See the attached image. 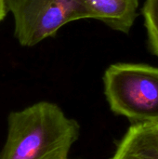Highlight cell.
<instances>
[{"instance_id": "1", "label": "cell", "mask_w": 158, "mask_h": 159, "mask_svg": "<svg viewBox=\"0 0 158 159\" xmlns=\"http://www.w3.org/2000/svg\"><path fill=\"white\" fill-rule=\"evenodd\" d=\"M79 133L78 123L57 104L39 102L9 114L0 159H67Z\"/></svg>"}, {"instance_id": "6", "label": "cell", "mask_w": 158, "mask_h": 159, "mask_svg": "<svg viewBox=\"0 0 158 159\" xmlns=\"http://www.w3.org/2000/svg\"><path fill=\"white\" fill-rule=\"evenodd\" d=\"M150 51L158 58V0H145L142 8Z\"/></svg>"}, {"instance_id": "3", "label": "cell", "mask_w": 158, "mask_h": 159, "mask_svg": "<svg viewBox=\"0 0 158 159\" xmlns=\"http://www.w3.org/2000/svg\"><path fill=\"white\" fill-rule=\"evenodd\" d=\"M14 18V34L23 47L55 35L65 24L90 19L82 0H6Z\"/></svg>"}, {"instance_id": "4", "label": "cell", "mask_w": 158, "mask_h": 159, "mask_svg": "<svg viewBox=\"0 0 158 159\" xmlns=\"http://www.w3.org/2000/svg\"><path fill=\"white\" fill-rule=\"evenodd\" d=\"M90 19L113 30L129 34L138 16L139 0H82Z\"/></svg>"}, {"instance_id": "5", "label": "cell", "mask_w": 158, "mask_h": 159, "mask_svg": "<svg viewBox=\"0 0 158 159\" xmlns=\"http://www.w3.org/2000/svg\"><path fill=\"white\" fill-rule=\"evenodd\" d=\"M111 159H158V125L134 124Z\"/></svg>"}, {"instance_id": "2", "label": "cell", "mask_w": 158, "mask_h": 159, "mask_svg": "<svg viewBox=\"0 0 158 159\" xmlns=\"http://www.w3.org/2000/svg\"><path fill=\"white\" fill-rule=\"evenodd\" d=\"M104 93L111 110L134 124L158 125V67L115 63L103 75Z\"/></svg>"}, {"instance_id": "7", "label": "cell", "mask_w": 158, "mask_h": 159, "mask_svg": "<svg viewBox=\"0 0 158 159\" xmlns=\"http://www.w3.org/2000/svg\"><path fill=\"white\" fill-rule=\"evenodd\" d=\"M7 12V8L6 5V0H0V21L3 20Z\"/></svg>"}]
</instances>
